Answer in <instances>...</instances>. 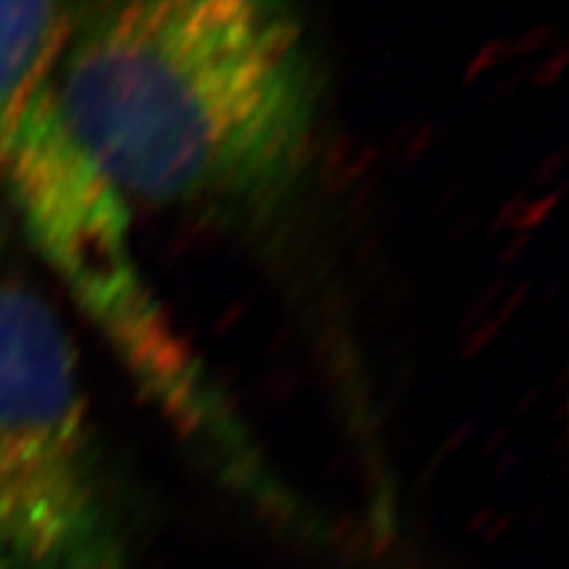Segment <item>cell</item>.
<instances>
[{
	"instance_id": "cell-1",
	"label": "cell",
	"mask_w": 569,
	"mask_h": 569,
	"mask_svg": "<svg viewBox=\"0 0 569 569\" xmlns=\"http://www.w3.org/2000/svg\"><path fill=\"white\" fill-rule=\"evenodd\" d=\"M319 63L264 0L80 6L53 77L63 130L124 201L272 211L315 153Z\"/></svg>"
},
{
	"instance_id": "cell-2",
	"label": "cell",
	"mask_w": 569,
	"mask_h": 569,
	"mask_svg": "<svg viewBox=\"0 0 569 569\" xmlns=\"http://www.w3.org/2000/svg\"><path fill=\"white\" fill-rule=\"evenodd\" d=\"M51 88L24 117L0 167L27 234L177 432L234 488L284 509L282 482L148 288L130 248L127 201L63 130Z\"/></svg>"
},
{
	"instance_id": "cell-3",
	"label": "cell",
	"mask_w": 569,
	"mask_h": 569,
	"mask_svg": "<svg viewBox=\"0 0 569 569\" xmlns=\"http://www.w3.org/2000/svg\"><path fill=\"white\" fill-rule=\"evenodd\" d=\"M0 569H127L106 451L56 306L0 246Z\"/></svg>"
},
{
	"instance_id": "cell-4",
	"label": "cell",
	"mask_w": 569,
	"mask_h": 569,
	"mask_svg": "<svg viewBox=\"0 0 569 569\" xmlns=\"http://www.w3.org/2000/svg\"><path fill=\"white\" fill-rule=\"evenodd\" d=\"M80 6L0 3V167L13 134L53 84Z\"/></svg>"
}]
</instances>
